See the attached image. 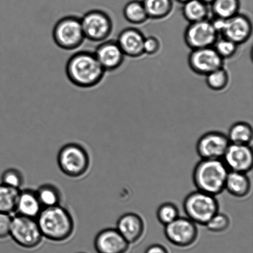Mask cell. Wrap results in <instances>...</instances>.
<instances>
[{"instance_id": "5", "label": "cell", "mask_w": 253, "mask_h": 253, "mask_svg": "<svg viewBox=\"0 0 253 253\" xmlns=\"http://www.w3.org/2000/svg\"><path fill=\"white\" fill-rule=\"evenodd\" d=\"M183 210L188 219L196 224L207 225L219 212V203L215 196L197 190L190 193L183 204Z\"/></svg>"}, {"instance_id": "2", "label": "cell", "mask_w": 253, "mask_h": 253, "mask_svg": "<svg viewBox=\"0 0 253 253\" xmlns=\"http://www.w3.org/2000/svg\"><path fill=\"white\" fill-rule=\"evenodd\" d=\"M37 220L43 237L52 242L66 241L75 227L71 213L61 205L43 208Z\"/></svg>"}, {"instance_id": "21", "label": "cell", "mask_w": 253, "mask_h": 253, "mask_svg": "<svg viewBox=\"0 0 253 253\" xmlns=\"http://www.w3.org/2000/svg\"><path fill=\"white\" fill-rule=\"evenodd\" d=\"M208 5L202 0H188L183 4V16L190 23L208 19L210 12Z\"/></svg>"}, {"instance_id": "20", "label": "cell", "mask_w": 253, "mask_h": 253, "mask_svg": "<svg viewBox=\"0 0 253 253\" xmlns=\"http://www.w3.org/2000/svg\"><path fill=\"white\" fill-rule=\"evenodd\" d=\"M225 190L237 198H244L251 190V182L247 173L232 172L228 173Z\"/></svg>"}, {"instance_id": "24", "label": "cell", "mask_w": 253, "mask_h": 253, "mask_svg": "<svg viewBox=\"0 0 253 253\" xmlns=\"http://www.w3.org/2000/svg\"><path fill=\"white\" fill-rule=\"evenodd\" d=\"M211 4L213 16L228 19L239 13L240 0H214Z\"/></svg>"}, {"instance_id": "30", "label": "cell", "mask_w": 253, "mask_h": 253, "mask_svg": "<svg viewBox=\"0 0 253 253\" xmlns=\"http://www.w3.org/2000/svg\"><path fill=\"white\" fill-rule=\"evenodd\" d=\"M238 45L230 40L222 37L215 41L213 48L222 59L232 58L236 53Z\"/></svg>"}, {"instance_id": "28", "label": "cell", "mask_w": 253, "mask_h": 253, "mask_svg": "<svg viewBox=\"0 0 253 253\" xmlns=\"http://www.w3.org/2000/svg\"><path fill=\"white\" fill-rule=\"evenodd\" d=\"M208 88L214 91L224 90L229 84V76L224 67L216 69L206 76Z\"/></svg>"}, {"instance_id": "37", "label": "cell", "mask_w": 253, "mask_h": 253, "mask_svg": "<svg viewBox=\"0 0 253 253\" xmlns=\"http://www.w3.org/2000/svg\"><path fill=\"white\" fill-rule=\"evenodd\" d=\"M175 1H177L178 2H180V3L183 4L184 2L188 1V0H175Z\"/></svg>"}, {"instance_id": "23", "label": "cell", "mask_w": 253, "mask_h": 253, "mask_svg": "<svg viewBox=\"0 0 253 253\" xmlns=\"http://www.w3.org/2000/svg\"><path fill=\"white\" fill-rule=\"evenodd\" d=\"M253 136L251 125L244 121L232 125L227 135L230 143L240 145H250L253 140Z\"/></svg>"}, {"instance_id": "8", "label": "cell", "mask_w": 253, "mask_h": 253, "mask_svg": "<svg viewBox=\"0 0 253 253\" xmlns=\"http://www.w3.org/2000/svg\"><path fill=\"white\" fill-rule=\"evenodd\" d=\"M85 39L93 42L105 41L112 33V19L106 12L100 9L89 11L81 18Z\"/></svg>"}, {"instance_id": "18", "label": "cell", "mask_w": 253, "mask_h": 253, "mask_svg": "<svg viewBox=\"0 0 253 253\" xmlns=\"http://www.w3.org/2000/svg\"><path fill=\"white\" fill-rule=\"evenodd\" d=\"M116 229L129 244H132L142 237L145 225L138 215L135 213H126L118 219Z\"/></svg>"}, {"instance_id": "4", "label": "cell", "mask_w": 253, "mask_h": 253, "mask_svg": "<svg viewBox=\"0 0 253 253\" xmlns=\"http://www.w3.org/2000/svg\"><path fill=\"white\" fill-rule=\"evenodd\" d=\"M57 162L61 172L73 178L83 177L87 172L90 165L87 151L77 143L63 146L59 151Z\"/></svg>"}, {"instance_id": "17", "label": "cell", "mask_w": 253, "mask_h": 253, "mask_svg": "<svg viewBox=\"0 0 253 253\" xmlns=\"http://www.w3.org/2000/svg\"><path fill=\"white\" fill-rule=\"evenodd\" d=\"M145 39V37L140 30L128 27L120 32L116 42L125 56L138 58L144 54L143 42Z\"/></svg>"}, {"instance_id": "13", "label": "cell", "mask_w": 253, "mask_h": 253, "mask_svg": "<svg viewBox=\"0 0 253 253\" xmlns=\"http://www.w3.org/2000/svg\"><path fill=\"white\" fill-rule=\"evenodd\" d=\"M222 160L229 171L247 173L253 167V151L250 145L230 143Z\"/></svg>"}, {"instance_id": "33", "label": "cell", "mask_w": 253, "mask_h": 253, "mask_svg": "<svg viewBox=\"0 0 253 253\" xmlns=\"http://www.w3.org/2000/svg\"><path fill=\"white\" fill-rule=\"evenodd\" d=\"M160 42L155 37H145L143 42L144 54L153 55L158 53L160 50Z\"/></svg>"}, {"instance_id": "16", "label": "cell", "mask_w": 253, "mask_h": 253, "mask_svg": "<svg viewBox=\"0 0 253 253\" xmlns=\"http://www.w3.org/2000/svg\"><path fill=\"white\" fill-rule=\"evenodd\" d=\"M94 53L106 72L116 70L125 60V54L116 41H104Z\"/></svg>"}, {"instance_id": "22", "label": "cell", "mask_w": 253, "mask_h": 253, "mask_svg": "<svg viewBox=\"0 0 253 253\" xmlns=\"http://www.w3.org/2000/svg\"><path fill=\"white\" fill-rule=\"evenodd\" d=\"M141 2L148 19L165 18L173 9L172 0H142Z\"/></svg>"}, {"instance_id": "14", "label": "cell", "mask_w": 253, "mask_h": 253, "mask_svg": "<svg viewBox=\"0 0 253 253\" xmlns=\"http://www.w3.org/2000/svg\"><path fill=\"white\" fill-rule=\"evenodd\" d=\"M252 32L251 20L244 14L238 13L225 20L224 29L220 35L240 46L249 41Z\"/></svg>"}, {"instance_id": "9", "label": "cell", "mask_w": 253, "mask_h": 253, "mask_svg": "<svg viewBox=\"0 0 253 253\" xmlns=\"http://www.w3.org/2000/svg\"><path fill=\"white\" fill-rule=\"evenodd\" d=\"M186 45L192 50L206 48L214 46L219 38V34L215 31L210 19L190 23L184 32Z\"/></svg>"}, {"instance_id": "12", "label": "cell", "mask_w": 253, "mask_h": 253, "mask_svg": "<svg viewBox=\"0 0 253 253\" xmlns=\"http://www.w3.org/2000/svg\"><path fill=\"white\" fill-rule=\"evenodd\" d=\"M230 144L225 134L210 131L198 140L196 149L202 159H222Z\"/></svg>"}, {"instance_id": "36", "label": "cell", "mask_w": 253, "mask_h": 253, "mask_svg": "<svg viewBox=\"0 0 253 253\" xmlns=\"http://www.w3.org/2000/svg\"><path fill=\"white\" fill-rule=\"evenodd\" d=\"M202 1L205 2L206 3L210 4L214 0H202Z\"/></svg>"}, {"instance_id": "1", "label": "cell", "mask_w": 253, "mask_h": 253, "mask_svg": "<svg viewBox=\"0 0 253 253\" xmlns=\"http://www.w3.org/2000/svg\"><path fill=\"white\" fill-rule=\"evenodd\" d=\"M66 72L69 81L82 88L98 85L106 73L95 53L88 51L74 54L67 63Z\"/></svg>"}, {"instance_id": "11", "label": "cell", "mask_w": 253, "mask_h": 253, "mask_svg": "<svg viewBox=\"0 0 253 253\" xmlns=\"http://www.w3.org/2000/svg\"><path fill=\"white\" fill-rule=\"evenodd\" d=\"M222 59L213 47L192 50L188 57V64L193 73L207 76L211 72L224 67Z\"/></svg>"}, {"instance_id": "35", "label": "cell", "mask_w": 253, "mask_h": 253, "mask_svg": "<svg viewBox=\"0 0 253 253\" xmlns=\"http://www.w3.org/2000/svg\"><path fill=\"white\" fill-rule=\"evenodd\" d=\"M145 253H169L168 250L162 245L155 244L151 245L146 250Z\"/></svg>"}, {"instance_id": "32", "label": "cell", "mask_w": 253, "mask_h": 253, "mask_svg": "<svg viewBox=\"0 0 253 253\" xmlns=\"http://www.w3.org/2000/svg\"><path fill=\"white\" fill-rule=\"evenodd\" d=\"M230 225V219L227 215L218 212L205 225L210 231L215 233L226 230Z\"/></svg>"}, {"instance_id": "29", "label": "cell", "mask_w": 253, "mask_h": 253, "mask_svg": "<svg viewBox=\"0 0 253 253\" xmlns=\"http://www.w3.org/2000/svg\"><path fill=\"white\" fill-rule=\"evenodd\" d=\"M179 211L175 204L166 202L161 204L157 210V218L159 222L163 225H168L178 217Z\"/></svg>"}, {"instance_id": "26", "label": "cell", "mask_w": 253, "mask_h": 253, "mask_svg": "<svg viewBox=\"0 0 253 253\" xmlns=\"http://www.w3.org/2000/svg\"><path fill=\"white\" fill-rule=\"evenodd\" d=\"M20 190L0 183V212H15Z\"/></svg>"}, {"instance_id": "31", "label": "cell", "mask_w": 253, "mask_h": 253, "mask_svg": "<svg viewBox=\"0 0 253 253\" xmlns=\"http://www.w3.org/2000/svg\"><path fill=\"white\" fill-rule=\"evenodd\" d=\"M1 181L2 184L20 190L24 184V178L21 171L11 168L2 173Z\"/></svg>"}, {"instance_id": "19", "label": "cell", "mask_w": 253, "mask_h": 253, "mask_svg": "<svg viewBox=\"0 0 253 253\" xmlns=\"http://www.w3.org/2000/svg\"><path fill=\"white\" fill-rule=\"evenodd\" d=\"M43 207L39 202L36 191L20 190L15 210L16 214L37 219Z\"/></svg>"}, {"instance_id": "15", "label": "cell", "mask_w": 253, "mask_h": 253, "mask_svg": "<svg viewBox=\"0 0 253 253\" xmlns=\"http://www.w3.org/2000/svg\"><path fill=\"white\" fill-rule=\"evenodd\" d=\"M129 245L118 230L113 228L101 230L94 240L97 253H126Z\"/></svg>"}, {"instance_id": "38", "label": "cell", "mask_w": 253, "mask_h": 253, "mask_svg": "<svg viewBox=\"0 0 253 253\" xmlns=\"http://www.w3.org/2000/svg\"></svg>"}, {"instance_id": "7", "label": "cell", "mask_w": 253, "mask_h": 253, "mask_svg": "<svg viewBox=\"0 0 253 253\" xmlns=\"http://www.w3.org/2000/svg\"><path fill=\"white\" fill-rule=\"evenodd\" d=\"M9 236L17 245L26 249H36L43 238L37 219L18 214L12 217Z\"/></svg>"}, {"instance_id": "6", "label": "cell", "mask_w": 253, "mask_h": 253, "mask_svg": "<svg viewBox=\"0 0 253 253\" xmlns=\"http://www.w3.org/2000/svg\"><path fill=\"white\" fill-rule=\"evenodd\" d=\"M54 42L61 49L74 51L80 47L85 40L81 18L68 16L59 20L54 27Z\"/></svg>"}, {"instance_id": "34", "label": "cell", "mask_w": 253, "mask_h": 253, "mask_svg": "<svg viewBox=\"0 0 253 253\" xmlns=\"http://www.w3.org/2000/svg\"><path fill=\"white\" fill-rule=\"evenodd\" d=\"M12 219L11 214L0 212V239L9 236Z\"/></svg>"}, {"instance_id": "25", "label": "cell", "mask_w": 253, "mask_h": 253, "mask_svg": "<svg viewBox=\"0 0 253 253\" xmlns=\"http://www.w3.org/2000/svg\"><path fill=\"white\" fill-rule=\"evenodd\" d=\"M37 197L43 208L60 205L61 193L55 185L46 183L36 190Z\"/></svg>"}, {"instance_id": "27", "label": "cell", "mask_w": 253, "mask_h": 253, "mask_svg": "<svg viewBox=\"0 0 253 253\" xmlns=\"http://www.w3.org/2000/svg\"><path fill=\"white\" fill-rule=\"evenodd\" d=\"M123 14L126 21L132 24H143L148 19L141 1L132 0L125 5Z\"/></svg>"}, {"instance_id": "10", "label": "cell", "mask_w": 253, "mask_h": 253, "mask_svg": "<svg viewBox=\"0 0 253 253\" xmlns=\"http://www.w3.org/2000/svg\"><path fill=\"white\" fill-rule=\"evenodd\" d=\"M165 227L166 239L175 246L190 247L197 239V225L188 217H178Z\"/></svg>"}, {"instance_id": "3", "label": "cell", "mask_w": 253, "mask_h": 253, "mask_svg": "<svg viewBox=\"0 0 253 253\" xmlns=\"http://www.w3.org/2000/svg\"><path fill=\"white\" fill-rule=\"evenodd\" d=\"M229 172L222 159H202L193 170V183L198 190L215 197L225 190Z\"/></svg>"}]
</instances>
